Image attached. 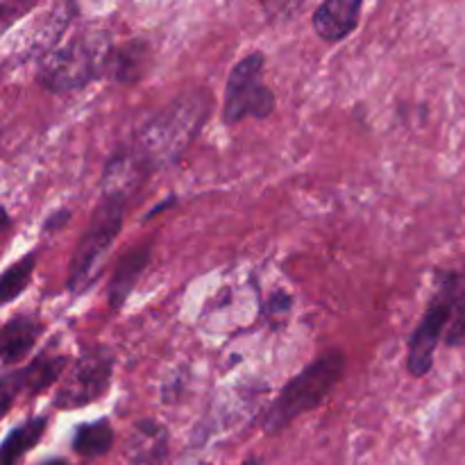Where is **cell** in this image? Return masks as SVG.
I'll return each instance as SVG.
<instances>
[{"mask_svg": "<svg viewBox=\"0 0 465 465\" xmlns=\"http://www.w3.org/2000/svg\"><path fill=\"white\" fill-rule=\"evenodd\" d=\"M68 366V357L64 354H53V352H41L35 361H30L27 366L16 368L12 372H5L3 380H0V398H3V413L9 411L12 407V400L18 393L25 395H39L44 393L48 386H53L54 381H59V377L64 375Z\"/></svg>", "mask_w": 465, "mask_h": 465, "instance_id": "obj_8", "label": "cell"}, {"mask_svg": "<svg viewBox=\"0 0 465 465\" xmlns=\"http://www.w3.org/2000/svg\"><path fill=\"white\" fill-rule=\"evenodd\" d=\"M450 322H452V295H450L448 280L443 272L439 275L436 293L431 298L430 307L422 313L411 341H409L407 368L413 377H427L434 368V354L439 348V341L448 336Z\"/></svg>", "mask_w": 465, "mask_h": 465, "instance_id": "obj_7", "label": "cell"}, {"mask_svg": "<svg viewBox=\"0 0 465 465\" xmlns=\"http://www.w3.org/2000/svg\"><path fill=\"white\" fill-rule=\"evenodd\" d=\"M125 452L130 465H163L168 457V430L143 418L132 430Z\"/></svg>", "mask_w": 465, "mask_h": 465, "instance_id": "obj_11", "label": "cell"}, {"mask_svg": "<svg viewBox=\"0 0 465 465\" xmlns=\"http://www.w3.org/2000/svg\"><path fill=\"white\" fill-rule=\"evenodd\" d=\"M114 375V354L104 345L84 350L54 393L57 409H82L107 393Z\"/></svg>", "mask_w": 465, "mask_h": 465, "instance_id": "obj_6", "label": "cell"}, {"mask_svg": "<svg viewBox=\"0 0 465 465\" xmlns=\"http://www.w3.org/2000/svg\"><path fill=\"white\" fill-rule=\"evenodd\" d=\"M114 445V430L107 418L84 422L73 434V450L84 459H98L107 454Z\"/></svg>", "mask_w": 465, "mask_h": 465, "instance_id": "obj_14", "label": "cell"}, {"mask_svg": "<svg viewBox=\"0 0 465 465\" xmlns=\"http://www.w3.org/2000/svg\"><path fill=\"white\" fill-rule=\"evenodd\" d=\"M145 59H148V44L143 41H130V44L114 48L109 57L107 75L116 77L118 82H134L145 73Z\"/></svg>", "mask_w": 465, "mask_h": 465, "instance_id": "obj_15", "label": "cell"}, {"mask_svg": "<svg viewBox=\"0 0 465 465\" xmlns=\"http://www.w3.org/2000/svg\"><path fill=\"white\" fill-rule=\"evenodd\" d=\"M241 465H262V461H259V459H248V461L241 463Z\"/></svg>", "mask_w": 465, "mask_h": 465, "instance_id": "obj_19", "label": "cell"}, {"mask_svg": "<svg viewBox=\"0 0 465 465\" xmlns=\"http://www.w3.org/2000/svg\"><path fill=\"white\" fill-rule=\"evenodd\" d=\"M343 372V352L330 350V352L321 354L316 361H312L304 371H300L298 375L286 381V386L280 391L275 402L268 407L266 416H263V431L268 436L280 434L291 422L298 420L302 413L321 407L330 398L331 391L339 386Z\"/></svg>", "mask_w": 465, "mask_h": 465, "instance_id": "obj_2", "label": "cell"}, {"mask_svg": "<svg viewBox=\"0 0 465 465\" xmlns=\"http://www.w3.org/2000/svg\"><path fill=\"white\" fill-rule=\"evenodd\" d=\"M44 325L32 316H14L3 325V339H0V357L7 368L21 363L39 341Z\"/></svg>", "mask_w": 465, "mask_h": 465, "instance_id": "obj_12", "label": "cell"}, {"mask_svg": "<svg viewBox=\"0 0 465 465\" xmlns=\"http://www.w3.org/2000/svg\"><path fill=\"white\" fill-rule=\"evenodd\" d=\"M359 16H361L359 0H330L313 12L312 25L322 41L339 44L357 30Z\"/></svg>", "mask_w": 465, "mask_h": 465, "instance_id": "obj_9", "label": "cell"}, {"mask_svg": "<svg viewBox=\"0 0 465 465\" xmlns=\"http://www.w3.org/2000/svg\"><path fill=\"white\" fill-rule=\"evenodd\" d=\"M209 116V98L203 91L184 94L154 114L132 143L130 154L145 173L177 162L193 143Z\"/></svg>", "mask_w": 465, "mask_h": 465, "instance_id": "obj_1", "label": "cell"}, {"mask_svg": "<svg viewBox=\"0 0 465 465\" xmlns=\"http://www.w3.org/2000/svg\"><path fill=\"white\" fill-rule=\"evenodd\" d=\"M127 198L114 193H103L100 204L91 216L89 227L73 250L68 266V291L75 295L86 293L103 275L109 250L116 243L125 221Z\"/></svg>", "mask_w": 465, "mask_h": 465, "instance_id": "obj_4", "label": "cell"}, {"mask_svg": "<svg viewBox=\"0 0 465 465\" xmlns=\"http://www.w3.org/2000/svg\"><path fill=\"white\" fill-rule=\"evenodd\" d=\"M150 263V243H139L134 248L127 250L118 263L114 266L112 280H109V293L107 302L114 312L123 307L127 302V298L132 295L134 286L139 284L141 275L145 272Z\"/></svg>", "mask_w": 465, "mask_h": 465, "instance_id": "obj_10", "label": "cell"}, {"mask_svg": "<svg viewBox=\"0 0 465 465\" xmlns=\"http://www.w3.org/2000/svg\"><path fill=\"white\" fill-rule=\"evenodd\" d=\"M448 280L450 295H452V322H450L445 343L461 345L465 341V271L463 272H443Z\"/></svg>", "mask_w": 465, "mask_h": 465, "instance_id": "obj_16", "label": "cell"}, {"mask_svg": "<svg viewBox=\"0 0 465 465\" xmlns=\"http://www.w3.org/2000/svg\"><path fill=\"white\" fill-rule=\"evenodd\" d=\"M263 53H250L232 66L223 100V121L236 125L245 118H263L275 112V94L263 82Z\"/></svg>", "mask_w": 465, "mask_h": 465, "instance_id": "obj_5", "label": "cell"}, {"mask_svg": "<svg viewBox=\"0 0 465 465\" xmlns=\"http://www.w3.org/2000/svg\"><path fill=\"white\" fill-rule=\"evenodd\" d=\"M36 266V252H27L25 257L14 262L12 266L5 268L3 280H0V291H3V304L14 302L23 291L27 289L32 280V272Z\"/></svg>", "mask_w": 465, "mask_h": 465, "instance_id": "obj_17", "label": "cell"}, {"mask_svg": "<svg viewBox=\"0 0 465 465\" xmlns=\"http://www.w3.org/2000/svg\"><path fill=\"white\" fill-rule=\"evenodd\" d=\"M45 427H48V418L45 416L27 418L25 422L14 427V430L5 436L3 465H14L16 459H21L23 454L30 452V450L44 439Z\"/></svg>", "mask_w": 465, "mask_h": 465, "instance_id": "obj_13", "label": "cell"}, {"mask_svg": "<svg viewBox=\"0 0 465 465\" xmlns=\"http://www.w3.org/2000/svg\"><path fill=\"white\" fill-rule=\"evenodd\" d=\"M114 48L104 32H82L44 57L39 82L53 94L77 91L109 71Z\"/></svg>", "mask_w": 465, "mask_h": 465, "instance_id": "obj_3", "label": "cell"}, {"mask_svg": "<svg viewBox=\"0 0 465 465\" xmlns=\"http://www.w3.org/2000/svg\"><path fill=\"white\" fill-rule=\"evenodd\" d=\"M41 465H68V463L62 461V459H53V461H45V463H41Z\"/></svg>", "mask_w": 465, "mask_h": 465, "instance_id": "obj_18", "label": "cell"}]
</instances>
